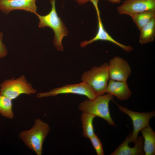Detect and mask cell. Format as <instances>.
<instances>
[{
    "instance_id": "cell-12",
    "label": "cell",
    "mask_w": 155,
    "mask_h": 155,
    "mask_svg": "<svg viewBox=\"0 0 155 155\" xmlns=\"http://www.w3.org/2000/svg\"><path fill=\"white\" fill-rule=\"evenodd\" d=\"M131 133L129 134L123 142L111 155H145L143 150L144 140L143 136H139L134 142V146L130 147L129 145Z\"/></svg>"
},
{
    "instance_id": "cell-14",
    "label": "cell",
    "mask_w": 155,
    "mask_h": 155,
    "mask_svg": "<svg viewBox=\"0 0 155 155\" xmlns=\"http://www.w3.org/2000/svg\"><path fill=\"white\" fill-rule=\"evenodd\" d=\"M144 140L143 150L145 155H154L155 154V132L150 125L141 131Z\"/></svg>"
},
{
    "instance_id": "cell-2",
    "label": "cell",
    "mask_w": 155,
    "mask_h": 155,
    "mask_svg": "<svg viewBox=\"0 0 155 155\" xmlns=\"http://www.w3.org/2000/svg\"><path fill=\"white\" fill-rule=\"evenodd\" d=\"M50 1L52 7L48 14L42 16L37 13L36 15L39 20L38 27L42 28L48 27L51 28L55 34L53 41L54 46L58 51H63L62 39L64 36H67L68 31L57 12L55 0H51Z\"/></svg>"
},
{
    "instance_id": "cell-9",
    "label": "cell",
    "mask_w": 155,
    "mask_h": 155,
    "mask_svg": "<svg viewBox=\"0 0 155 155\" xmlns=\"http://www.w3.org/2000/svg\"><path fill=\"white\" fill-rule=\"evenodd\" d=\"M108 69L109 80L127 81L131 72L127 62L118 56L110 60Z\"/></svg>"
},
{
    "instance_id": "cell-10",
    "label": "cell",
    "mask_w": 155,
    "mask_h": 155,
    "mask_svg": "<svg viewBox=\"0 0 155 155\" xmlns=\"http://www.w3.org/2000/svg\"><path fill=\"white\" fill-rule=\"evenodd\" d=\"M117 9L119 14L131 17L145 11L155 9V0H125Z\"/></svg>"
},
{
    "instance_id": "cell-17",
    "label": "cell",
    "mask_w": 155,
    "mask_h": 155,
    "mask_svg": "<svg viewBox=\"0 0 155 155\" xmlns=\"http://www.w3.org/2000/svg\"><path fill=\"white\" fill-rule=\"evenodd\" d=\"M154 17L155 9L145 11L131 17L133 22L139 30Z\"/></svg>"
},
{
    "instance_id": "cell-1",
    "label": "cell",
    "mask_w": 155,
    "mask_h": 155,
    "mask_svg": "<svg viewBox=\"0 0 155 155\" xmlns=\"http://www.w3.org/2000/svg\"><path fill=\"white\" fill-rule=\"evenodd\" d=\"M50 131V127L47 123L37 119L31 128L22 131L18 137L25 145L36 155H42L43 142Z\"/></svg>"
},
{
    "instance_id": "cell-15",
    "label": "cell",
    "mask_w": 155,
    "mask_h": 155,
    "mask_svg": "<svg viewBox=\"0 0 155 155\" xmlns=\"http://www.w3.org/2000/svg\"><path fill=\"white\" fill-rule=\"evenodd\" d=\"M140 43L142 44L153 42L155 37V17L140 30Z\"/></svg>"
},
{
    "instance_id": "cell-6",
    "label": "cell",
    "mask_w": 155,
    "mask_h": 155,
    "mask_svg": "<svg viewBox=\"0 0 155 155\" xmlns=\"http://www.w3.org/2000/svg\"><path fill=\"white\" fill-rule=\"evenodd\" d=\"M119 110L127 115L132 120L133 131L129 139L130 143H134L137 139L139 132L149 125L150 119L155 116L154 111L148 112H138L130 110L114 101Z\"/></svg>"
},
{
    "instance_id": "cell-11",
    "label": "cell",
    "mask_w": 155,
    "mask_h": 155,
    "mask_svg": "<svg viewBox=\"0 0 155 155\" xmlns=\"http://www.w3.org/2000/svg\"><path fill=\"white\" fill-rule=\"evenodd\" d=\"M36 0H0V10L7 14L12 11L20 10L36 14Z\"/></svg>"
},
{
    "instance_id": "cell-16",
    "label": "cell",
    "mask_w": 155,
    "mask_h": 155,
    "mask_svg": "<svg viewBox=\"0 0 155 155\" xmlns=\"http://www.w3.org/2000/svg\"><path fill=\"white\" fill-rule=\"evenodd\" d=\"M96 116L92 114L82 113L81 116L83 136L86 138H90L95 134L93 120Z\"/></svg>"
},
{
    "instance_id": "cell-13",
    "label": "cell",
    "mask_w": 155,
    "mask_h": 155,
    "mask_svg": "<svg viewBox=\"0 0 155 155\" xmlns=\"http://www.w3.org/2000/svg\"><path fill=\"white\" fill-rule=\"evenodd\" d=\"M105 93L115 96L121 101L128 99L132 94L127 81L112 80H109Z\"/></svg>"
},
{
    "instance_id": "cell-5",
    "label": "cell",
    "mask_w": 155,
    "mask_h": 155,
    "mask_svg": "<svg viewBox=\"0 0 155 155\" xmlns=\"http://www.w3.org/2000/svg\"><path fill=\"white\" fill-rule=\"evenodd\" d=\"M36 92L24 75L17 79L5 80L0 85V93L11 100L16 99L22 94L30 95Z\"/></svg>"
},
{
    "instance_id": "cell-3",
    "label": "cell",
    "mask_w": 155,
    "mask_h": 155,
    "mask_svg": "<svg viewBox=\"0 0 155 155\" xmlns=\"http://www.w3.org/2000/svg\"><path fill=\"white\" fill-rule=\"evenodd\" d=\"M113 96L106 93L97 96L92 100L86 99L80 103L78 108L82 113L93 114L106 120L110 125L116 126L111 116L109 106Z\"/></svg>"
},
{
    "instance_id": "cell-8",
    "label": "cell",
    "mask_w": 155,
    "mask_h": 155,
    "mask_svg": "<svg viewBox=\"0 0 155 155\" xmlns=\"http://www.w3.org/2000/svg\"><path fill=\"white\" fill-rule=\"evenodd\" d=\"M99 0H90L93 5L96 11L98 19V30L95 36L91 39L84 40L80 44L82 47H84L88 44H91L98 40L108 41L114 44L121 48L127 52H130L133 49V48L129 45L122 44L114 39L108 33L105 29L102 24L100 16V11L98 8V3Z\"/></svg>"
},
{
    "instance_id": "cell-18",
    "label": "cell",
    "mask_w": 155,
    "mask_h": 155,
    "mask_svg": "<svg viewBox=\"0 0 155 155\" xmlns=\"http://www.w3.org/2000/svg\"><path fill=\"white\" fill-rule=\"evenodd\" d=\"M12 100L0 93V114L2 116L11 119L14 117Z\"/></svg>"
},
{
    "instance_id": "cell-22",
    "label": "cell",
    "mask_w": 155,
    "mask_h": 155,
    "mask_svg": "<svg viewBox=\"0 0 155 155\" xmlns=\"http://www.w3.org/2000/svg\"><path fill=\"white\" fill-rule=\"evenodd\" d=\"M108 1L113 3H119L121 0H106Z\"/></svg>"
},
{
    "instance_id": "cell-7",
    "label": "cell",
    "mask_w": 155,
    "mask_h": 155,
    "mask_svg": "<svg viewBox=\"0 0 155 155\" xmlns=\"http://www.w3.org/2000/svg\"><path fill=\"white\" fill-rule=\"evenodd\" d=\"M67 94L84 96L90 100L93 99L97 96L90 87L83 82L78 84L67 85L52 89L47 92L39 93L37 94V96L38 98H42Z\"/></svg>"
},
{
    "instance_id": "cell-4",
    "label": "cell",
    "mask_w": 155,
    "mask_h": 155,
    "mask_svg": "<svg viewBox=\"0 0 155 155\" xmlns=\"http://www.w3.org/2000/svg\"><path fill=\"white\" fill-rule=\"evenodd\" d=\"M108 63L94 66L82 74L81 80L86 84L97 96L104 94L109 80Z\"/></svg>"
},
{
    "instance_id": "cell-20",
    "label": "cell",
    "mask_w": 155,
    "mask_h": 155,
    "mask_svg": "<svg viewBox=\"0 0 155 155\" xmlns=\"http://www.w3.org/2000/svg\"><path fill=\"white\" fill-rule=\"evenodd\" d=\"M3 33L0 32V59L5 57L7 54V51L5 44L3 43L2 38Z\"/></svg>"
},
{
    "instance_id": "cell-19",
    "label": "cell",
    "mask_w": 155,
    "mask_h": 155,
    "mask_svg": "<svg viewBox=\"0 0 155 155\" xmlns=\"http://www.w3.org/2000/svg\"><path fill=\"white\" fill-rule=\"evenodd\" d=\"M89 139L95 150L97 155H104V153L102 144L97 136L95 134Z\"/></svg>"
},
{
    "instance_id": "cell-21",
    "label": "cell",
    "mask_w": 155,
    "mask_h": 155,
    "mask_svg": "<svg viewBox=\"0 0 155 155\" xmlns=\"http://www.w3.org/2000/svg\"><path fill=\"white\" fill-rule=\"evenodd\" d=\"M79 4L82 5L86 3L89 1V0H75Z\"/></svg>"
}]
</instances>
